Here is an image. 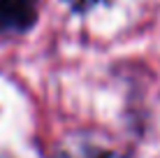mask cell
<instances>
[{"mask_svg":"<svg viewBox=\"0 0 160 158\" xmlns=\"http://www.w3.org/2000/svg\"><path fill=\"white\" fill-rule=\"evenodd\" d=\"M37 0H0V33H23L35 23Z\"/></svg>","mask_w":160,"mask_h":158,"instance_id":"6da1fadb","label":"cell"},{"mask_svg":"<svg viewBox=\"0 0 160 158\" xmlns=\"http://www.w3.org/2000/svg\"><path fill=\"white\" fill-rule=\"evenodd\" d=\"M53 158H125V156L107 144H100L91 135H79V137L68 140L56 151Z\"/></svg>","mask_w":160,"mask_h":158,"instance_id":"7a4b0ae2","label":"cell"},{"mask_svg":"<svg viewBox=\"0 0 160 158\" xmlns=\"http://www.w3.org/2000/svg\"><path fill=\"white\" fill-rule=\"evenodd\" d=\"M70 5H72L74 9H88V7H93L95 3H100V0H68Z\"/></svg>","mask_w":160,"mask_h":158,"instance_id":"3957f363","label":"cell"}]
</instances>
